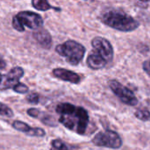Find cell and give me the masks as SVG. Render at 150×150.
<instances>
[{"label":"cell","mask_w":150,"mask_h":150,"mask_svg":"<svg viewBox=\"0 0 150 150\" xmlns=\"http://www.w3.org/2000/svg\"><path fill=\"white\" fill-rule=\"evenodd\" d=\"M55 112L60 116L59 123L67 129L80 135H83L86 133L90 117L88 112L83 107L69 103H61L56 105Z\"/></svg>","instance_id":"6da1fadb"},{"label":"cell","mask_w":150,"mask_h":150,"mask_svg":"<svg viewBox=\"0 0 150 150\" xmlns=\"http://www.w3.org/2000/svg\"><path fill=\"white\" fill-rule=\"evenodd\" d=\"M100 20L105 25L120 32L129 33L136 30L140 23L124 11L117 8H107L100 14Z\"/></svg>","instance_id":"7a4b0ae2"},{"label":"cell","mask_w":150,"mask_h":150,"mask_svg":"<svg viewBox=\"0 0 150 150\" xmlns=\"http://www.w3.org/2000/svg\"><path fill=\"white\" fill-rule=\"evenodd\" d=\"M55 51L58 54L65 58V60L71 65H78L85 54V47L79 42L69 40L62 44L57 45Z\"/></svg>","instance_id":"3957f363"},{"label":"cell","mask_w":150,"mask_h":150,"mask_svg":"<svg viewBox=\"0 0 150 150\" xmlns=\"http://www.w3.org/2000/svg\"><path fill=\"white\" fill-rule=\"evenodd\" d=\"M11 25L19 33L24 32L25 26L31 30L36 31L40 28H42L43 18L36 12L31 11H23L17 13L12 18Z\"/></svg>","instance_id":"277c9868"},{"label":"cell","mask_w":150,"mask_h":150,"mask_svg":"<svg viewBox=\"0 0 150 150\" xmlns=\"http://www.w3.org/2000/svg\"><path fill=\"white\" fill-rule=\"evenodd\" d=\"M91 142L97 147H104L112 149H119L121 148L123 142L120 134L113 130H105L98 133Z\"/></svg>","instance_id":"5b68a950"},{"label":"cell","mask_w":150,"mask_h":150,"mask_svg":"<svg viewBox=\"0 0 150 150\" xmlns=\"http://www.w3.org/2000/svg\"><path fill=\"white\" fill-rule=\"evenodd\" d=\"M108 85L113 94L118 97L122 103L130 106H135L138 104V99L134 93L119 81L115 79L110 80L108 82Z\"/></svg>","instance_id":"8992f818"},{"label":"cell","mask_w":150,"mask_h":150,"mask_svg":"<svg viewBox=\"0 0 150 150\" xmlns=\"http://www.w3.org/2000/svg\"><path fill=\"white\" fill-rule=\"evenodd\" d=\"M91 47L93 51L103 57L108 63L112 61L114 51L111 42L108 40L100 36L94 37L91 40Z\"/></svg>","instance_id":"52a82bcc"},{"label":"cell","mask_w":150,"mask_h":150,"mask_svg":"<svg viewBox=\"0 0 150 150\" xmlns=\"http://www.w3.org/2000/svg\"><path fill=\"white\" fill-rule=\"evenodd\" d=\"M25 74V71L23 68L21 67H14L12 68L5 76L4 79L2 83V86L0 87V90H8V89H12L16 84L19 83V80L21 77H23Z\"/></svg>","instance_id":"ba28073f"},{"label":"cell","mask_w":150,"mask_h":150,"mask_svg":"<svg viewBox=\"0 0 150 150\" xmlns=\"http://www.w3.org/2000/svg\"><path fill=\"white\" fill-rule=\"evenodd\" d=\"M12 127L25 134L32 137H44L46 135V132L41 127H31L28 124L20 121V120H14L11 124Z\"/></svg>","instance_id":"9c48e42d"},{"label":"cell","mask_w":150,"mask_h":150,"mask_svg":"<svg viewBox=\"0 0 150 150\" xmlns=\"http://www.w3.org/2000/svg\"><path fill=\"white\" fill-rule=\"evenodd\" d=\"M52 75L60 80H62L64 82H69L74 84H78L81 82V77L78 74L62 68L54 69L52 71Z\"/></svg>","instance_id":"30bf717a"},{"label":"cell","mask_w":150,"mask_h":150,"mask_svg":"<svg viewBox=\"0 0 150 150\" xmlns=\"http://www.w3.org/2000/svg\"><path fill=\"white\" fill-rule=\"evenodd\" d=\"M26 113L32 117V118H35V119H39L43 124L54 127L57 126V123L55 122V120L49 114L41 112L40 110L37 109V108H29L26 111Z\"/></svg>","instance_id":"8fae6325"},{"label":"cell","mask_w":150,"mask_h":150,"mask_svg":"<svg viewBox=\"0 0 150 150\" xmlns=\"http://www.w3.org/2000/svg\"><path fill=\"white\" fill-rule=\"evenodd\" d=\"M33 37L38 44L46 49H49L52 46V37L48 31L44 28H40L33 33Z\"/></svg>","instance_id":"7c38bea8"},{"label":"cell","mask_w":150,"mask_h":150,"mask_svg":"<svg viewBox=\"0 0 150 150\" xmlns=\"http://www.w3.org/2000/svg\"><path fill=\"white\" fill-rule=\"evenodd\" d=\"M86 63H87V66L93 70L102 69L108 64V62L103 57L96 54L94 51H91L89 54L87 60H86Z\"/></svg>","instance_id":"4fadbf2b"},{"label":"cell","mask_w":150,"mask_h":150,"mask_svg":"<svg viewBox=\"0 0 150 150\" xmlns=\"http://www.w3.org/2000/svg\"><path fill=\"white\" fill-rule=\"evenodd\" d=\"M33 7L38 11H46L48 10H55V11H61V8H57L54 6H52L47 0H33L31 2Z\"/></svg>","instance_id":"5bb4252c"},{"label":"cell","mask_w":150,"mask_h":150,"mask_svg":"<svg viewBox=\"0 0 150 150\" xmlns=\"http://www.w3.org/2000/svg\"><path fill=\"white\" fill-rule=\"evenodd\" d=\"M134 116L142 121H148L150 120V112L146 108H142L135 112Z\"/></svg>","instance_id":"9a60e30c"},{"label":"cell","mask_w":150,"mask_h":150,"mask_svg":"<svg viewBox=\"0 0 150 150\" xmlns=\"http://www.w3.org/2000/svg\"><path fill=\"white\" fill-rule=\"evenodd\" d=\"M50 150H69L68 146L60 139H54L51 142Z\"/></svg>","instance_id":"2e32d148"},{"label":"cell","mask_w":150,"mask_h":150,"mask_svg":"<svg viewBox=\"0 0 150 150\" xmlns=\"http://www.w3.org/2000/svg\"><path fill=\"white\" fill-rule=\"evenodd\" d=\"M0 115L4 117H7V118H11L13 117L14 113H13V111L9 106L0 102Z\"/></svg>","instance_id":"e0dca14e"},{"label":"cell","mask_w":150,"mask_h":150,"mask_svg":"<svg viewBox=\"0 0 150 150\" xmlns=\"http://www.w3.org/2000/svg\"><path fill=\"white\" fill-rule=\"evenodd\" d=\"M12 90L16 92V93H19V94H26L29 91V88L22 83H18V84H16Z\"/></svg>","instance_id":"ac0fdd59"},{"label":"cell","mask_w":150,"mask_h":150,"mask_svg":"<svg viewBox=\"0 0 150 150\" xmlns=\"http://www.w3.org/2000/svg\"><path fill=\"white\" fill-rule=\"evenodd\" d=\"M26 100L27 102H29L30 104H33V105H37L39 104L40 102V95L36 92H32L30 93L27 98H26Z\"/></svg>","instance_id":"d6986e66"},{"label":"cell","mask_w":150,"mask_h":150,"mask_svg":"<svg viewBox=\"0 0 150 150\" xmlns=\"http://www.w3.org/2000/svg\"><path fill=\"white\" fill-rule=\"evenodd\" d=\"M142 69H143V70H144L149 76H150V59L145 61V62H143V64H142Z\"/></svg>","instance_id":"ffe728a7"},{"label":"cell","mask_w":150,"mask_h":150,"mask_svg":"<svg viewBox=\"0 0 150 150\" xmlns=\"http://www.w3.org/2000/svg\"><path fill=\"white\" fill-rule=\"evenodd\" d=\"M6 67V62L4 58L0 55V69H4Z\"/></svg>","instance_id":"44dd1931"},{"label":"cell","mask_w":150,"mask_h":150,"mask_svg":"<svg viewBox=\"0 0 150 150\" xmlns=\"http://www.w3.org/2000/svg\"><path fill=\"white\" fill-rule=\"evenodd\" d=\"M4 76L2 73H0V84H2V83H3V81H4Z\"/></svg>","instance_id":"7402d4cb"}]
</instances>
